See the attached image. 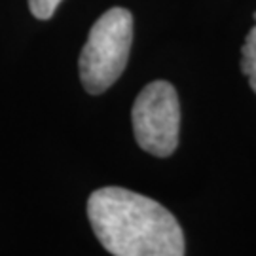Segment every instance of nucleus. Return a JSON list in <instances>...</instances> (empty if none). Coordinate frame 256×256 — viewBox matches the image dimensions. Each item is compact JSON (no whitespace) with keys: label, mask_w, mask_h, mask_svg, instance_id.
<instances>
[{"label":"nucleus","mask_w":256,"mask_h":256,"mask_svg":"<svg viewBox=\"0 0 256 256\" xmlns=\"http://www.w3.org/2000/svg\"><path fill=\"white\" fill-rule=\"evenodd\" d=\"M88 216L97 239L116 256H182L180 224L164 205L120 186L90 196Z\"/></svg>","instance_id":"obj_1"},{"label":"nucleus","mask_w":256,"mask_h":256,"mask_svg":"<svg viewBox=\"0 0 256 256\" xmlns=\"http://www.w3.org/2000/svg\"><path fill=\"white\" fill-rule=\"evenodd\" d=\"M133 42V16L110 8L95 21L80 54V78L92 95L106 92L124 72Z\"/></svg>","instance_id":"obj_2"},{"label":"nucleus","mask_w":256,"mask_h":256,"mask_svg":"<svg viewBox=\"0 0 256 256\" xmlns=\"http://www.w3.org/2000/svg\"><path fill=\"white\" fill-rule=\"evenodd\" d=\"M138 146L158 158L176 150L180 128V104L174 88L165 80L150 82L138 93L131 112Z\"/></svg>","instance_id":"obj_3"},{"label":"nucleus","mask_w":256,"mask_h":256,"mask_svg":"<svg viewBox=\"0 0 256 256\" xmlns=\"http://www.w3.org/2000/svg\"><path fill=\"white\" fill-rule=\"evenodd\" d=\"M241 72L247 76L248 86L256 93V23L248 30L245 44L241 48Z\"/></svg>","instance_id":"obj_4"},{"label":"nucleus","mask_w":256,"mask_h":256,"mask_svg":"<svg viewBox=\"0 0 256 256\" xmlns=\"http://www.w3.org/2000/svg\"><path fill=\"white\" fill-rule=\"evenodd\" d=\"M59 4H61V0H28L30 14L36 19H42V21L52 18Z\"/></svg>","instance_id":"obj_5"},{"label":"nucleus","mask_w":256,"mask_h":256,"mask_svg":"<svg viewBox=\"0 0 256 256\" xmlns=\"http://www.w3.org/2000/svg\"><path fill=\"white\" fill-rule=\"evenodd\" d=\"M252 18H254V23H256V12H254V16H252Z\"/></svg>","instance_id":"obj_6"}]
</instances>
